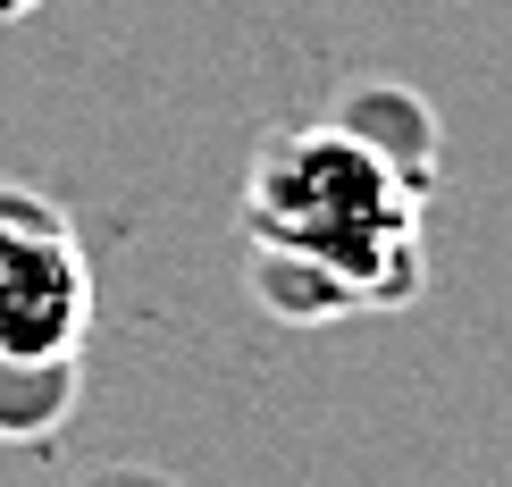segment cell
<instances>
[{
    "label": "cell",
    "mask_w": 512,
    "mask_h": 487,
    "mask_svg": "<svg viewBox=\"0 0 512 487\" xmlns=\"http://www.w3.org/2000/svg\"><path fill=\"white\" fill-rule=\"evenodd\" d=\"M76 311H84V278L68 227L0 194V362H51L76 336Z\"/></svg>",
    "instance_id": "1"
}]
</instances>
